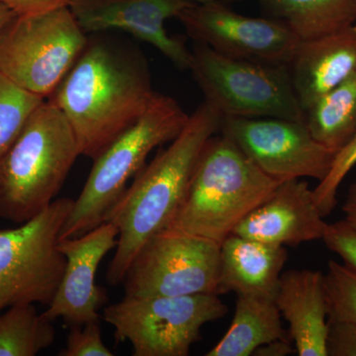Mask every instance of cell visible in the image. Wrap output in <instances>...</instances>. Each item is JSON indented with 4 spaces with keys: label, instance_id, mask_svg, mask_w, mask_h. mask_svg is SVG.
<instances>
[{
    "label": "cell",
    "instance_id": "6da1fadb",
    "mask_svg": "<svg viewBox=\"0 0 356 356\" xmlns=\"http://www.w3.org/2000/svg\"><path fill=\"white\" fill-rule=\"evenodd\" d=\"M156 95L140 51L95 34L48 100L64 113L81 156L95 161L139 121Z\"/></svg>",
    "mask_w": 356,
    "mask_h": 356
},
{
    "label": "cell",
    "instance_id": "7a4b0ae2",
    "mask_svg": "<svg viewBox=\"0 0 356 356\" xmlns=\"http://www.w3.org/2000/svg\"><path fill=\"white\" fill-rule=\"evenodd\" d=\"M222 114L204 102L181 133L135 177L106 221L119 231L107 282L123 283L131 262L151 236L165 231L184 200L192 173L207 140L220 132Z\"/></svg>",
    "mask_w": 356,
    "mask_h": 356
},
{
    "label": "cell",
    "instance_id": "3957f363",
    "mask_svg": "<svg viewBox=\"0 0 356 356\" xmlns=\"http://www.w3.org/2000/svg\"><path fill=\"white\" fill-rule=\"evenodd\" d=\"M280 184L231 140L214 135L204 146L184 200L166 229L221 245Z\"/></svg>",
    "mask_w": 356,
    "mask_h": 356
},
{
    "label": "cell",
    "instance_id": "277c9868",
    "mask_svg": "<svg viewBox=\"0 0 356 356\" xmlns=\"http://www.w3.org/2000/svg\"><path fill=\"white\" fill-rule=\"evenodd\" d=\"M79 156L64 113L44 100L0 158V219L20 225L41 214L55 201Z\"/></svg>",
    "mask_w": 356,
    "mask_h": 356
},
{
    "label": "cell",
    "instance_id": "5b68a950",
    "mask_svg": "<svg viewBox=\"0 0 356 356\" xmlns=\"http://www.w3.org/2000/svg\"><path fill=\"white\" fill-rule=\"evenodd\" d=\"M189 116L173 98L156 92L139 121L95 159L83 191L63 227L60 241L83 235L106 221L110 210L127 189L130 178L146 165L149 153L175 140Z\"/></svg>",
    "mask_w": 356,
    "mask_h": 356
},
{
    "label": "cell",
    "instance_id": "8992f818",
    "mask_svg": "<svg viewBox=\"0 0 356 356\" xmlns=\"http://www.w3.org/2000/svg\"><path fill=\"white\" fill-rule=\"evenodd\" d=\"M189 70L205 100L222 117L304 121L289 65L222 55L195 42Z\"/></svg>",
    "mask_w": 356,
    "mask_h": 356
},
{
    "label": "cell",
    "instance_id": "52a82bcc",
    "mask_svg": "<svg viewBox=\"0 0 356 356\" xmlns=\"http://www.w3.org/2000/svg\"><path fill=\"white\" fill-rule=\"evenodd\" d=\"M69 6L16 16L0 37V74L49 98L88 43Z\"/></svg>",
    "mask_w": 356,
    "mask_h": 356
},
{
    "label": "cell",
    "instance_id": "ba28073f",
    "mask_svg": "<svg viewBox=\"0 0 356 356\" xmlns=\"http://www.w3.org/2000/svg\"><path fill=\"white\" fill-rule=\"evenodd\" d=\"M74 204L57 199L30 221L0 229V314L26 304L50 305L67 264L58 245Z\"/></svg>",
    "mask_w": 356,
    "mask_h": 356
},
{
    "label": "cell",
    "instance_id": "9c48e42d",
    "mask_svg": "<svg viewBox=\"0 0 356 356\" xmlns=\"http://www.w3.org/2000/svg\"><path fill=\"white\" fill-rule=\"evenodd\" d=\"M227 312L215 294L124 297L107 306L102 318L114 327L117 343H131L134 356H187L203 325Z\"/></svg>",
    "mask_w": 356,
    "mask_h": 356
},
{
    "label": "cell",
    "instance_id": "30bf717a",
    "mask_svg": "<svg viewBox=\"0 0 356 356\" xmlns=\"http://www.w3.org/2000/svg\"><path fill=\"white\" fill-rule=\"evenodd\" d=\"M220 248L199 236L159 232L131 262L123 280L125 297L219 296Z\"/></svg>",
    "mask_w": 356,
    "mask_h": 356
},
{
    "label": "cell",
    "instance_id": "8fae6325",
    "mask_svg": "<svg viewBox=\"0 0 356 356\" xmlns=\"http://www.w3.org/2000/svg\"><path fill=\"white\" fill-rule=\"evenodd\" d=\"M220 133L277 182L325 179L337 152L312 137L305 121L222 117Z\"/></svg>",
    "mask_w": 356,
    "mask_h": 356
},
{
    "label": "cell",
    "instance_id": "7c38bea8",
    "mask_svg": "<svg viewBox=\"0 0 356 356\" xmlns=\"http://www.w3.org/2000/svg\"><path fill=\"white\" fill-rule=\"evenodd\" d=\"M198 43L234 58L289 65L301 39L274 18H255L235 13L221 0L192 2L177 17Z\"/></svg>",
    "mask_w": 356,
    "mask_h": 356
},
{
    "label": "cell",
    "instance_id": "4fadbf2b",
    "mask_svg": "<svg viewBox=\"0 0 356 356\" xmlns=\"http://www.w3.org/2000/svg\"><path fill=\"white\" fill-rule=\"evenodd\" d=\"M118 236L117 227L104 222L88 233L58 242L67 264L55 297L42 313L44 318L50 322L63 318L70 327L99 322L107 294L96 284V273L105 255L116 248Z\"/></svg>",
    "mask_w": 356,
    "mask_h": 356
},
{
    "label": "cell",
    "instance_id": "5bb4252c",
    "mask_svg": "<svg viewBox=\"0 0 356 356\" xmlns=\"http://www.w3.org/2000/svg\"><path fill=\"white\" fill-rule=\"evenodd\" d=\"M191 0H70L69 8L86 34L110 30L129 33L153 44L175 67L189 70L191 51L165 30L166 20L177 18Z\"/></svg>",
    "mask_w": 356,
    "mask_h": 356
},
{
    "label": "cell",
    "instance_id": "9a60e30c",
    "mask_svg": "<svg viewBox=\"0 0 356 356\" xmlns=\"http://www.w3.org/2000/svg\"><path fill=\"white\" fill-rule=\"evenodd\" d=\"M327 225L308 184L294 179L281 182L233 234L283 247H297L322 240Z\"/></svg>",
    "mask_w": 356,
    "mask_h": 356
},
{
    "label": "cell",
    "instance_id": "2e32d148",
    "mask_svg": "<svg viewBox=\"0 0 356 356\" xmlns=\"http://www.w3.org/2000/svg\"><path fill=\"white\" fill-rule=\"evenodd\" d=\"M289 69L295 92L305 112L321 96L356 72V24L301 40Z\"/></svg>",
    "mask_w": 356,
    "mask_h": 356
},
{
    "label": "cell",
    "instance_id": "e0dca14e",
    "mask_svg": "<svg viewBox=\"0 0 356 356\" xmlns=\"http://www.w3.org/2000/svg\"><path fill=\"white\" fill-rule=\"evenodd\" d=\"M299 356H327V312L324 273L292 269L281 274L275 297Z\"/></svg>",
    "mask_w": 356,
    "mask_h": 356
},
{
    "label": "cell",
    "instance_id": "ac0fdd59",
    "mask_svg": "<svg viewBox=\"0 0 356 356\" xmlns=\"http://www.w3.org/2000/svg\"><path fill=\"white\" fill-rule=\"evenodd\" d=\"M287 259L283 245L232 234L220 248L219 295L234 292L274 298Z\"/></svg>",
    "mask_w": 356,
    "mask_h": 356
},
{
    "label": "cell",
    "instance_id": "d6986e66",
    "mask_svg": "<svg viewBox=\"0 0 356 356\" xmlns=\"http://www.w3.org/2000/svg\"><path fill=\"white\" fill-rule=\"evenodd\" d=\"M235 315L225 336L206 356H250L276 339H290L273 297L236 295Z\"/></svg>",
    "mask_w": 356,
    "mask_h": 356
},
{
    "label": "cell",
    "instance_id": "ffe728a7",
    "mask_svg": "<svg viewBox=\"0 0 356 356\" xmlns=\"http://www.w3.org/2000/svg\"><path fill=\"white\" fill-rule=\"evenodd\" d=\"M254 1L301 40L356 24V0H222Z\"/></svg>",
    "mask_w": 356,
    "mask_h": 356
},
{
    "label": "cell",
    "instance_id": "44dd1931",
    "mask_svg": "<svg viewBox=\"0 0 356 356\" xmlns=\"http://www.w3.org/2000/svg\"><path fill=\"white\" fill-rule=\"evenodd\" d=\"M312 137L339 153L356 135V72L305 110Z\"/></svg>",
    "mask_w": 356,
    "mask_h": 356
},
{
    "label": "cell",
    "instance_id": "7402d4cb",
    "mask_svg": "<svg viewBox=\"0 0 356 356\" xmlns=\"http://www.w3.org/2000/svg\"><path fill=\"white\" fill-rule=\"evenodd\" d=\"M56 339L53 322L35 304L10 307L0 314V356H34Z\"/></svg>",
    "mask_w": 356,
    "mask_h": 356
},
{
    "label": "cell",
    "instance_id": "603a6c76",
    "mask_svg": "<svg viewBox=\"0 0 356 356\" xmlns=\"http://www.w3.org/2000/svg\"><path fill=\"white\" fill-rule=\"evenodd\" d=\"M44 100L0 74V158L13 146L33 112Z\"/></svg>",
    "mask_w": 356,
    "mask_h": 356
},
{
    "label": "cell",
    "instance_id": "cb8c5ba5",
    "mask_svg": "<svg viewBox=\"0 0 356 356\" xmlns=\"http://www.w3.org/2000/svg\"><path fill=\"white\" fill-rule=\"evenodd\" d=\"M324 291L327 321L356 324V269L336 261L327 262Z\"/></svg>",
    "mask_w": 356,
    "mask_h": 356
},
{
    "label": "cell",
    "instance_id": "d4e9b609",
    "mask_svg": "<svg viewBox=\"0 0 356 356\" xmlns=\"http://www.w3.org/2000/svg\"><path fill=\"white\" fill-rule=\"evenodd\" d=\"M356 165V135L337 154L329 175L313 189L314 198L323 217L331 214L337 203V191L344 178Z\"/></svg>",
    "mask_w": 356,
    "mask_h": 356
},
{
    "label": "cell",
    "instance_id": "484cf974",
    "mask_svg": "<svg viewBox=\"0 0 356 356\" xmlns=\"http://www.w3.org/2000/svg\"><path fill=\"white\" fill-rule=\"evenodd\" d=\"M67 334V346L58 356H113L102 339L99 322L74 325Z\"/></svg>",
    "mask_w": 356,
    "mask_h": 356
},
{
    "label": "cell",
    "instance_id": "4316f807",
    "mask_svg": "<svg viewBox=\"0 0 356 356\" xmlns=\"http://www.w3.org/2000/svg\"><path fill=\"white\" fill-rule=\"evenodd\" d=\"M322 240L325 247L343 259L344 264L356 269V227L344 219L327 224Z\"/></svg>",
    "mask_w": 356,
    "mask_h": 356
},
{
    "label": "cell",
    "instance_id": "83f0119b",
    "mask_svg": "<svg viewBox=\"0 0 356 356\" xmlns=\"http://www.w3.org/2000/svg\"><path fill=\"white\" fill-rule=\"evenodd\" d=\"M327 356H356V324L341 321H329Z\"/></svg>",
    "mask_w": 356,
    "mask_h": 356
},
{
    "label": "cell",
    "instance_id": "f1b7e54d",
    "mask_svg": "<svg viewBox=\"0 0 356 356\" xmlns=\"http://www.w3.org/2000/svg\"><path fill=\"white\" fill-rule=\"evenodd\" d=\"M0 3L10 8L18 16H25L69 6L70 0H0Z\"/></svg>",
    "mask_w": 356,
    "mask_h": 356
},
{
    "label": "cell",
    "instance_id": "f546056e",
    "mask_svg": "<svg viewBox=\"0 0 356 356\" xmlns=\"http://www.w3.org/2000/svg\"><path fill=\"white\" fill-rule=\"evenodd\" d=\"M295 350L294 344L290 339H276L264 346H259L252 355L254 356H287L292 355Z\"/></svg>",
    "mask_w": 356,
    "mask_h": 356
},
{
    "label": "cell",
    "instance_id": "4dcf8cb0",
    "mask_svg": "<svg viewBox=\"0 0 356 356\" xmlns=\"http://www.w3.org/2000/svg\"><path fill=\"white\" fill-rule=\"evenodd\" d=\"M344 220L356 227V181L348 188V195L343 206Z\"/></svg>",
    "mask_w": 356,
    "mask_h": 356
},
{
    "label": "cell",
    "instance_id": "1f68e13d",
    "mask_svg": "<svg viewBox=\"0 0 356 356\" xmlns=\"http://www.w3.org/2000/svg\"><path fill=\"white\" fill-rule=\"evenodd\" d=\"M16 16H18L17 14L10 8L0 3V37H1L2 33L6 31L9 24L15 19Z\"/></svg>",
    "mask_w": 356,
    "mask_h": 356
},
{
    "label": "cell",
    "instance_id": "d6a6232c",
    "mask_svg": "<svg viewBox=\"0 0 356 356\" xmlns=\"http://www.w3.org/2000/svg\"><path fill=\"white\" fill-rule=\"evenodd\" d=\"M194 3H205V2L211 1V0H191Z\"/></svg>",
    "mask_w": 356,
    "mask_h": 356
}]
</instances>
